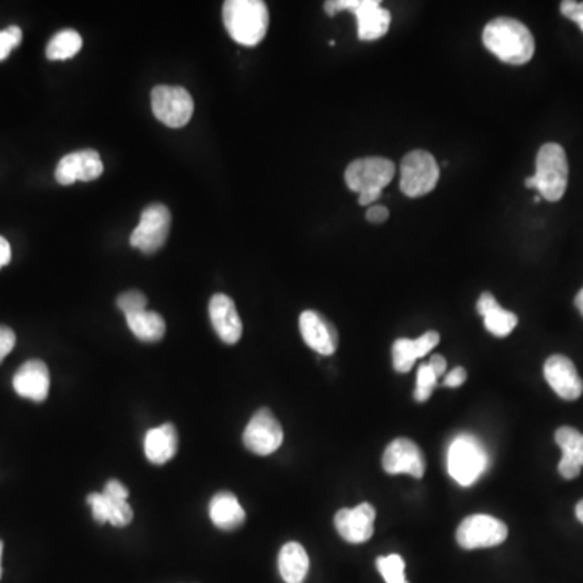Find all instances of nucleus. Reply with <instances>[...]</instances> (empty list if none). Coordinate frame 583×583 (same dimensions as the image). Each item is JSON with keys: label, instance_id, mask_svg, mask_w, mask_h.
<instances>
[{"label": "nucleus", "instance_id": "nucleus-1", "mask_svg": "<svg viewBox=\"0 0 583 583\" xmlns=\"http://www.w3.org/2000/svg\"><path fill=\"white\" fill-rule=\"evenodd\" d=\"M483 43L506 64L524 65L535 54V39L524 23L514 18H496L486 25Z\"/></svg>", "mask_w": 583, "mask_h": 583}, {"label": "nucleus", "instance_id": "nucleus-2", "mask_svg": "<svg viewBox=\"0 0 583 583\" xmlns=\"http://www.w3.org/2000/svg\"><path fill=\"white\" fill-rule=\"evenodd\" d=\"M222 18L230 38L242 46L260 44L268 31V7L261 0H227Z\"/></svg>", "mask_w": 583, "mask_h": 583}, {"label": "nucleus", "instance_id": "nucleus-3", "mask_svg": "<svg viewBox=\"0 0 583 583\" xmlns=\"http://www.w3.org/2000/svg\"><path fill=\"white\" fill-rule=\"evenodd\" d=\"M394 174L396 166L389 159H357L347 167L345 183L352 192L358 193V203L368 206L378 200L383 188L394 179Z\"/></svg>", "mask_w": 583, "mask_h": 583}, {"label": "nucleus", "instance_id": "nucleus-4", "mask_svg": "<svg viewBox=\"0 0 583 583\" xmlns=\"http://www.w3.org/2000/svg\"><path fill=\"white\" fill-rule=\"evenodd\" d=\"M488 467L485 447L472 435H459L452 439L447 451V469L460 486H470Z\"/></svg>", "mask_w": 583, "mask_h": 583}, {"label": "nucleus", "instance_id": "nucleus-5", "mask_svg": "<svg viewBox=\"0 0 583 583\" xmlns=\"http://www.w3.org/2000/svg\"><path fill=\"white\" fill-rule=\"evenodd\" d=\"M533 177L540 196L553 203L561 200L569 180V164L566 151L561 145L546 143L541 146L537 156V172Z\"/></svg>", "mask_w": 583, "mask_h": 583}, {"label": "nucleus", "instance_id": "nucleus-6", "mask_svg": "<svg viewBox=\"0 0 583 583\" xmlns=\"http://www.w3.org/2000/svg\"><path fill=\"white\" fill-rule=\"evenodd\" d=\"M439 180V166L433 154L423 149L410 151L401 162V190L410 198L433 192Z\"/></svg>", "mask_w": 583, "mask_h": 583}, {"label": "nucleus", "instance_id": "nucleus-7", "mask_svg": "<svg viewBox=\"0 0 583 583\" xmlns=\"http://www.w3.org/2000/svg\"><path fill=\"white\" fill-rule=\"evenodd\" d=\"M151 107L154 117L171 128L185 127L195 111L192 94L182 86H156L151 91Z\"/></svg>", "mask_w": 583, "mask_h": 583}, {"label": "nucleus", "instance_id": "nucleus-8", "mask_svg": "<svg viewBox=\"0 0 583 583\" xmlns=\"http://www.w3.org/2000/svg\"><path fill=\"white\" fill-rule=\"evenodd\" d=\"M171 230V211L154 203L141 213L140 224L130 235V245L143 253H156L164 247Z\"/></svg>", "mask_w": 583, "mask_h": 583}, {"label": "nucleus", "instance_id": "nucleus-9", "mask_svg": "<svg viewBox=\"0 0 583 583\" xmlns=\"http://www.w3.org/2000/svg\"><path fill=\"white\" fill-rule=\"evenodd\" d=\"M509 530L503 520L486 514L470 515L457 528V543L464 549L493 548L506 541Z\"/></svg>", "mask_w": 583, "mask_h": 583}, {"label": "nucleus", "instance_id": "nucleus-10", "mask_svg": "<svg viewBox=\"0 0 583 583\" xmlns=\"http://www.w3.org/2000/svg\"><path fill=\"white\" fill-rule=\"evenodd\" d=\"M284 431L281 423L268 409H261L253 415L243 431V444L258 456H269L281 447Z\"/></svg>", "mask_w": 583, "mask_h": 583}, {"label": "nucleus", "instance_id": "nucleus-11", "mask_svg": "<svg viewBox=\"0 0 583 583\" xmlns=\"http://www.w3.org/2000/svg\"><path fill=\"white\" fill-rule=\"evenodd\" d=\"M104 172L103 159L94 149H83L70 153L60 159L56 169V180L60 185H72L75 182H91L101 177Z\"/></svg>", "mask_w": 583, "mask_h": 583}, {"label": "nucleus", "instance_id": "nucleus-12", "mask_svg": "<svg viewBox=\"0 0 583 583\" xmlns=\"http://www.w3.org/2000/svg\"><path fill=\"white\" fill-rule=\"evenodd\" d=\"M383 469L389 475L409 473L410 477L422 478L425 473V457L420 447L410 439H394L384 451Z\"/></svg>", "mask_w": 583, "mask_h": 583}, {"label": "nucleus", "instance_id": "nucleus-13", "mask_svg": "<svg viewBox=\"0 0 583 583\" xmlns=\"http://www.w3.org/2000/svg\"><path fill=\"white\" fill-rule=\"evenodd\" d=\"M376 509L363 503L355 509H342L334 517L337 532L349 543H366L375 532Z\"/></svg>", "mask_w": 583, "mask_h": 583}, {"label": "nucleus", "instance_id": "nucleus-14", "mask_svg": "<svg viewBox=\"0 0 583 583\" xmlns=\"http://www.w3.org/2000/svg\"><path fill=\"white\" fill-rule=\"evenodd\" d=\"M545 378L549 386L564 401H577L583 392V381L571 358L553 355L545 363Z\"/></svg>", "mask_w": 583, "mask_h": 583}, {"label": "nucleus", "instance_id": "nucleus-15", "mask_svg": "<svg viewBox=\"0 0 583 583\" xmlns=\"http://www.w3.org/2000/svg\"><path fill=\"white\" fill-rule=\"evenodd\" d=\"M303 341L321 355H332L339 345L337 329L318 311L307 310L300 315Z\"/></svg>", "mask_w": 583, "mask_h": 583}, {"label": "nucleus", "instance_id": "nucleus-16", "mask_svg": "<svg viewBox=\"0 0 583 583\" xmlns=\"http://www.w3.org/2000/svg\"><path fill=\"white\" fill-rule=\"evenodd\" d=\"M209 318L222 342L234 345L240 341L243 324L232 298L224 294L214 295L209 302Z\"/></svg>", "mask_w": 583, "mask_h": 583}, {"label": "nucleus", "instance_id": "nucleus-17", "mask_svg": "<svg viewBox=\"0 0 583 583\" xmlns=\"http://www.w3.org/2000/svg\"><path fill=\"white\" fill-rule=\"evenodd\" d=\"M51 386V376L46 363L41 360H30L18 368L13 376V389L18 396L30 401H46Z\"/></svg>", "mask_w": 583, "mask_h": 583}, {"label": "nucleus", "instance_id": "nucleus-18", "mask_svg": "<svg viewBox=\"0 0 583 583\" xmlns=\"http://www.w3.org/2000/svg\"><path fill=\"white\" fill-rule=\"evenodd\" d=\"M358 38L362 41H375L383 38L391 26V13L381 7L379 0H358L357 9Z\"/></svg>", "mask_w": 583, "mask_h": 583}, {"label": "nucleus", "instance_id": "nucleus-19", "mask_svg": "<svg viewBox=\"0 0 583 583\" xmlns=\"http://www.w3.org/2000/svg\"><path fill=\"white\" fill-rule=\"evenodd\" d=\"M438 332L428 331L422 337L415 341L412 339H399L392 345V365L396 368L397 373H409L415 360L430 354L439 344Z\"/></svg>", "mask_w": 583, "mask_h": 583}, {"label": "nucleus", "instance_id": "nucleus-20", "mask_svg": "<svg viewBox=\"0 0 583 583\" xmlns=\"http://www.w3.org/2000/svg\"><path fill=\"white\" fill-rule=\"evenodd\" d=\"M88 504L93 509V517L99 524L127 527L133 520V511L127 499H115L104 493L88 496Z\"/></svg>", "mask_w": 583, "mask_h": 583}, {"label": "nucleus", "instance_id": "nucleus-21", "mask_svg": "<svg viewBox=\"0 0 583 583\" xmlns=\"http://www.w3.org/2000/svg\"><path fill=\"white\" fill-rule=\"evenodd\" d=\"M209 517H211L216 527L226 530V532L237 530L247 520V514L243 511V507L240 506L239 499L229 491H222V493L216 494L211 499Z\"/></svg>", "mask_w": 583, "mask_h": 583}, {"label": "nucleus", "instance_id": "nucleus-22", "mask_svg": "<svg viewBox=\"0 0 583 583\" xmlns=\"http://www.w3.org/2000/svg\"><path fill=\"white\" fill-rule=\"evenodd\" d=\"M179 435L172 423L149 430L145 438V454L151 464H166L177 454Z\"/></svg>", "mask_w": 583, "mask_h": 583}, {"label": "nucleus", "instance_id": "nucleus-23", "mask_svg": "<svg viewBox=\"0 0 583 583\" xmlns=\"http://www.w3.org/2000/svg\"><path fill=\"white\" fill-rule=\"evenodd\" d=\"M477 311L485 318V326L496 337H506L514 331L519 318L512 311L504 310L490 292L478 298Z\"/></svg>", "mask_w": 583, "mask_h": 583}, {"label": "nucleus", "instance_id": "nucleus-24", "mask_svg": "<svg viewBox=\"0 0 583 583\" xmlns=\"http://www.w3.org/2000/svg\"><path fill=\"white\" fill-rule=\"evenodd\" d=\"M310 569L307 551L300 543L290 541L279 553V572L286 583H303Z\"/></svg>", "mask_w": 583, "mask_h": 583}, {"label": "nucleus", "instance_id": "nucleus-25", "mask_svg": "<svg viewBox=\"0 0 583 583\" xmlns=\"http://www.w3.org/2000/svg\"><path fill=\"white\" fill-rule=\"evenodd\" d=\"M127 318L128 328L138 337L140 341L154 344L161 341L166 334V321L162 316L154 311H140L135 315L125 316Z\"/></svg>", "mask_w": 583, "mask_h": 583}, {"label": "nucleus", "instance_id": "nucleus-26", "mask_svg": "<svg viewBox=\"0 0 583 583\" xmlns=\"http://www.w3.org/2000/svg\"><path fill=\"white\" fill-rule=\"evenodd\" d=\"M83 46V39L75 30L59 31L49 41L46 47V56L49 60H67L77 56Z\"/></svg>", "mask_w": 583, "mask_h": 583}, {"label": "nucleus", "instance_id": "nucleus-27", "mask_svg": "<svg viewBox=\"0 0 583 583\" xmlns=\"http://www.w3.org/2000/svg\"><path fill=\"white\" fill-rule=\"evenodd\" d=\"M556 443L561 447L562 460L579 465L583 469V435L571 426H562L556 431Z\"/></svg>", "mask_w": 583, "mask_h": 583}, {"label": "nucleus", "instance_id": "nucleus-28", "mask_svg": "<svg viewBox=\"0 0 583 583\" xmlns=\"http://www.w3.org/2000/svg\"><path fill=\"white\" fill-rule=\"evenodd\" d=\"M376 566L386 583H409L405 579V561L399 554H389V556L378 558Z\"/></svg>", "mask_w": 583, "mask_h": 583}, {"label": "nucleus", "instance_id": "nucleus-29", "mask_svg": "<svg viewBox=\"0 0 583 583\" xmlns=\"http://www.w3.org/2000/svg\"><path fill=\"white\" fill-rule=\"evenodd\" d=\"M436 386H438V378H436L435 373L431 371L428 363L420 366L417 376V389H415V401H428L431 394H433V391H435Z\"/></svg>", "mask_w": 583, "mask_h": 583}, {"label": "nucleus", "instance_id": "nucleus-30", "mask_svg": "<svg viewBox=\"0 0 583 583\" xmlns=\"http://www.w3.org/2000/svg\"><path fill=\"white\" fill-rule=\"evenodd\" d=\"M146 300L145 295L138 292V290H130V292H124L117 298V307L124 311L125 316L135 315V313H140V311L146 310Z\"/></svg>", "mask_w": 583, "mask_h": 583}, {"label": "nucleus", "instance_id": "nucleus-31", "mask_svg": "<svg viewBox=\"0 0 583 583\" xmlns=\"http://www.w3.org/2000/svg\"><path fill=\"white\" fill-rule=\"evenodd\" d=\"M23 33L18 26H9L0 31V62L10 56V52L22 43Z\"/></svg>", "mask_w": 583, "mask_h": 583}, {"label": "nucleus", "instance_id": "nucleus-32", "mask_svg": "<svg viewBox=\"0 0 583 583\" xmlns=\"http://www.w3.org/2000/svg\"><path fill=\"white\" fill-rule=\"evenodd\" d=\"M561 13L564 17L577 23L580 26V30L583 31V2H575V0L562 2Z\"/></svg>", "mask_w": 583, "mask_h": 583}, {"label": "nucleus", "instance_id": "nucleus-33", "mask_svg": "<svg viewBox=\"0 0 583 583\" xmlns=\"http://www.w3.org/2000/svg\"><path fill=\"white\" fill-rule=\"evenodd\" d=\"M15 332L5 326H0V363L4 362V358L12 352L15 347Z\"/></svg>", "mask_w": 583, "mask_h": 583}, {"label": "nucleus", "instance_id": "nucleus-34", "mask_svg": "<svg viewBox=\"0 0 583 583\" xmlns=\"http://www.w3.org/2000/svg\"><path fill=\"white\" fill-rule=\"evenodd\" d=\"M103 493L115 499H128L127 486L124 483H120L119 480L107 481Z\"/></svg>", "mask_w": 583, "mask_h": 583}, {"label": "nucleus", "instance_id": "nucleus-35", "mask_svg": "<svg viewBox=\"0 0 583 583\" xmlns=\"http://www.w3.org/2000/svg\"><path fill=\"white\" fill-rule=\"evenodd\" d=\"M465 379H467V371L462 366H457L444 379V386H447V388H459L465 383Z\"/></svg>", "mask_w": 583, "mask_h": 583}, {"label": "nucleus", "instance_id": "nucleus-36", "mask_svg": "<svg viewBox=\"0 0 583 583\" xmlns=\"http://www.w3.org/2000/svg\"><path fill=\"white\" fill-rule=\"evenodd\" d=\"M389 209L383 205H373L366 211V219L373 222V224H381V222L388 221Z\"/></svg>", "mask_w": 583, "mask_h": 583}, {"label": "nucleus", "instance_id": "nucleus-37", "mask_svg": "<svg viewBox=\"0 0 583 583\" xmlns=\"http://www.w3.org/2000/svg\"><path fill=\"white\" fill-rule=\"evenodd\" d=\"M428 366H430L431 371L435 373L436 378H441L444 375V371L447 368L446 358L443 355H433L430 358V362H428Z\"/></svg>", "mask_w": 583, "mask_h": 583}, {"label": "nucleus", "instance_id": "nucleus-38", "mask_svg": "<svg viewBox=\"0 0 583 583\" xmlns=\"http://www.w3.org/2000/svg\"><path fill=\"white\" fill-rule=\"evenodd\" d=\"M12 260V247H10L9 240H5L2 235H0V269L7 266Z\"/></svg>", "mask_w": 583, "mask_h": 583}, {"label": "nucleus", "instance_id": "nucleus-39", "mask_svg": "<svg viewBox=\"0 0 583 583\" xmlns=\"http://www.w3.org/2000/svg\"><path fill=\"white\" fill-rule=\"evenodd\" d=\"M575 307H577V310H579L583 316V289L580 290L579 294H577V297H575Z\"/></svg>", "mask_w": 583, "mask_h": 583}, {"label": "nucleus", "instance_id": "nucleus-40", "mask_svg": "<svg viewBox=\"0 0 583 583\" xmlns=\"http://www.w3.org/2000/svg\"><path fill=\"white\" fill-rule=\"evenodd\" d=\"M575 515H577V519L583 524V499L577 504V507H575Z\"/></svg>", "mask_w": 583, "mask_h": 583}, {"label": "nucleus", "instance_id": "nucleus-41", "mask_svg": "<svg viewBox=\"0 0 583 583\" xmlns=\"http://www.w3.org/2000/svg\"><path fill=\"white\" fill-rule=\"evenodd\" d=\"M525 187L527 188H535V190H537V182H535V177H528L527 180H525Z\"/></svg>", "mask_w": 583, "mask_h": 583}, {"label": "nucleus", "instance_id": "nucleus-42", "mask_svg": "<svg viewBox=\"0 0 583 583\" xmlns=\"http://www.w3.org/2000/svg\"><path fill=\"white\" fill-rule=\"evenodd\" d=\"M2 551H4V545L0 541V577H2Z\"/></svg>", "mask_w": 583, "mask_h": 583}]
</instances>
